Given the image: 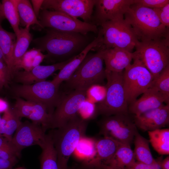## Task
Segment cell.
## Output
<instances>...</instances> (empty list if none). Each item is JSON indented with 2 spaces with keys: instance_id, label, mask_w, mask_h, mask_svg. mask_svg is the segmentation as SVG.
<instances>
[{
  "instance_id": "cell-43",
  "label": "cell",
  "mask_w": 169,
  "mask_h": 169,
  "mask_svg": "<svg viewBox=\"0 0 169 169\" xmlns=\"http://www.w3.org/2000/svg\"><path fill=\"white\" fill-rule=\"evenodd\" d=\"M44 1V0H31L33 11L37 18H38L40 13V10L41 9Z\"/></svg>"
},
{
  "instance_id": "cell-10",
  "label": "cell",
  "mask_w": 169,
  "mask_h": 169,
  "mask_svg": "<svg viewBox=\"0 0 169 169\" xmlns=\"http://www.w3.org/2000/svg\"><path fill=\"white\" fill-rule=\"evenodd\" d=\"M38 20L41 28H49L64 32H75L87 35L89 32L98 33L97 26L91 23L82 21L63 13L43 10Z\"/></svg>"
},
{
  "instance_id": "cell-39",
  "label": "cell",
  "mask_w": 169,
  "mask_h": 169,
  "mask_svg": "<svg viewBox=\"0 0 169 169\" xmlns=\"http://www.w3.org/2000/svg\"><path fill=\"white\" fill-rule=\"evenodd\" d=\"M0 158L6 160L19 158L9 141L0 148Z\"/></svg>"
},
{
  "instance_id": "cell-51",
  "label": "cell",
  "mask_w": 169,
  "mask_h": 169,
  "mask_svg": "<svg viewBox=\"0 0 169 169\" xmlns=\"http://www.w3.org/2000/svg\"><path fill=\"white\" fill-rule=\"evenodd\" d=\"M11 169H28L25 168L24 167L21 166V167H18L17 168H13Z\"/></svg>"
},
{
  "instance_id": "cell-50",
  "label": "cell",
  "mask_w": 169,
  "mask_h": 169,
  "mask_svg": "<svg viewBox=\"0 0 169 169\" xmlns=\"http://www.w3.org/2000/svg\"><path fill=\"white\" fill-rule=\"evenodd\" d=\"M0 60L4 61L3 56L1 49L0 48Z\"/></svg>"
},
{
  "instance_id": "cell-31",
  "label": "cell",
  "mask_w": 169,
  "mask_h": 169,
  "mask_svg": "<svg viewBox=\"0 0 169 169\" xmlns=\"http://www.w3.org/2000/svg\"><path fill=\"white\" fill-rule=\"evenodd\" d=\"M95 141L84 136L79 142L75 149H77L78 154L84 159L83 162H88L91 161L96 154Z\"/></svg>"
},
{
  "instance_id": "cell-44",
  "label": "cell",
  "mask_w": 169,
  "mask_h": 169,
  "mask_svg": "<svg viewBox=\"0 0 169 169\" xmlns=\"http://www.w3.org/2000/svg\"><path fill=\"white\" fill-rule=\"evenodd\" d=\"M156 161L158 163L161 169H169V156L162 160H157Z\"/></svg>"
},
{
  "instance_id": "cell-47",
  "label": "cell",
  "mask_w": 169,
  "mask_h": 169,
  "mask_svg": "<svg viewBox=\"0 0 169 169\" xmlns=\"http://www.w3.org/2000/svg\"><path fill=\"white\" fill-rule=\"evenodd\" d=\"M2 3L0 2V23L1 24L2 21L5 19Z\"/></svg>"
},
{
  "instance_id": "cell-21",
  "label": "cell",
  "mask_w": 169,
  "mask_h": 169,
  "mask_svg": "<svg viewBox=\"0 0 169 169\" xmlns=\"http://www.w3.org/2000/svg\"><path fill=\"white\" fill-rule=\"evenodd\" d=\"M122 144L107 137H104L95 141V155L91 161L88 163L94 164L106 165Z\"/></svg>"
},
{
  "instance_id": "cell-49",
  "label": "cell",
  "mask_w": 169,
  "mask_h": 169,
  "mask_svg": "<svg viewBox=\"0 0 169 169\" xmlns=\"http://www.w3.org/2000/svg\"><path fill=\"white\" fill-rule=\"evenodd\" d=\"M102 165L104 169H116L113 168L107 165L103 164H102Z\"/></svg>"
},
{
  "instance_id": "cell-36",
  "label": "cell",
  "mask_w": 169,
  "mask_h": 169,
  "mask_svg": "<svg viewBox=\"0 0 169 169\" xmlns=\"http://www.w3.org/2000/svg\"><path fill=\"white\" fill-rule=\"evenodd\" d=\"M106 92L105 85L96 84L93 85L89 88L87 91V93H88L95 101L98 103L104 99Z\"/></svg>"
},
{
  "instance_id": "cell-32",
  "label": "cell",
  "mask_w": 169,
  "mask_h": 169,
  "mask_svg": "<svg viewBox=\"0 0 169 169\" xmlns=\"http://www.w3.org/2000/svg\"><path fill=\"white\" fill-rule=\"evenodd\" d=\"M151 87L169 98V65L153 80Z\"/></svg>"
},
{
  "instance_id": "cell-38",
  "label": "cell",
  "mask_w": 169,
  "mask_h": 169,
  "mask_svg": "<svg viewBox=\"0 0 169 169\" xmlns=\"http://www.w3.org/2000/svg\"><path fill=\"white\" fill-rule=\"evenodd\" d=\"M136 3L152 9L162 8L169 3V0H136Z\"/></svg>"
},
{
  "instance_id": "cell-48",
  "label": "cell",
  "mask_w": 169,
  "mask_h": 169,
  "mask_svg": "<svg viewBox=\"0 0 169 169\" xmlns=\"http://www.w3.org/2000/svg\"><path fill=\"white\" fill-rule=\"evenodd\" d=\"M8 141L4 137L0 136V148L6 144Z\"/></svg>"
},
{
  "instance_id": "cell-42",
  "label": "cell",
  "mask_w": 169,
  "mask_h": 169,
  "mask_svg": "<svg viewBox=\"0 0 169 169\" xmlns=\"http://www.w3.org/2000/svg\"><path fill=\"white\" fill-rule=\"evenodd\" d=\"M68 169H104L102 164H94L83 162L80 166L68 167Z\"/></svg>"
},
{
  "instance_id": "cell-24",
  "label": "cell",
  "mask_w": 169,
  "mask_h": 169,
  "mask_svg": "<svg viewBox=\"0 0 169 169\" xmlns=\"http://www.w3.org/2000/svg\"><path fill=\"white\" fill-rule=\"evenodd\" d=\"M135 145L134 154L137 161L147 165L156 162L151 153L149 147V140L136 132L134 140Z\"/></svg>"
},
{
  "instance_id": "cell-40",
  "label": "cell",
  "mask_w": 169,
  "mask_h": 169,
  "mask_svg": "<svg viewBox=\"0 0 169 169\" xmlns=\"http://www.w3.org/2000/svg\"><path fill=\"white\" fill-rule=\"evenodd\" d=\"M18 158L6 160L0 158V169H11L18 162Z\"/></svg>"
},
{
  "instance_id": "cell-3",
  "label": "cell",
  "mask_w": 169,
  "mask_h": 169,
  "mask_svg": "<svg viewBox=\"0 0 169 169\" xmlns=\"http://www.w3.org/2000/svg\"><path fill=\"white\" fill-rule=\"evenodd\" d=\"M124 16L139 41L169 38V28L161 22L153 9L135 2L130 6Z\"/></svg>"
},
{
  "instance_id": "cell-41",
  "label": "cell",
  "mask_w": 169,
  "mask_h": 169,
  "mask_svg": "<svg viewBox=\"0 0 169 169\" xmlns=\"http://www.w3.org/2000/svg\"><path fill=\"white\" fill-rule=\"evenodd\" d=\"M10 111V108L4 112L3 115L0 120V136H3Z\"/></svg>"
},
{
  "instance_id": "cell-8",
  "label": "cell",
  "mask_w": 169,
  "mask_h": 169,
  "mask_svg": "<svg viewBox=\"0 0 169 169\" xmlns=\"http://www.w3.org/2000/svg\"><path fill=\"white\" fill-rule=\"evenodd\" d=\"M59 87L51 81L44 80L17 86L14 92L18 97L43 105L48 112L52 115L61 97Z\"/></svg>"
},
{
  "instance_id": "cell-20",
  "label": "cell",
  "mask_w": 169,
  "mask_h": 169,
  "mask_svg": "<svg viewBox=\"0 0 169 169\" xmlns=\"http://www.w3.org/2000/svg\"><path fill=\"white\" fill-rule=\"evenodd\" d=\"M134 56L133 52L118 48L105 49L103 58L105 70L118 73L122 72L131 64Z\"/></svg>"
},
{
  "instance_id": "cell-22",
  "label": "cell",
  "mask_w": 169,
  "mask_h": 169,
  "mask_svg": "<svg viewBox=\"0 0 169 169\" xmlns=\"http://www.w3.org/2000/svg\"><path fill=\"white\" fill-rule=\"evenodd\" d=\"M16 37L15 34L4 29L0 23V48L4 62L12 76L14 74L13 53Z\"/></svg>"
},
{
  "instance_id": "cell-53",
  "label": "cell",
  "mask_w": 169,
  "mask_h": 169,
  "mask_svg": "<svg viewBox=\"0 0 169 169\" xmlns=\"http://www.w3.org/2000/svg\"><path fill=\"white\" fill-rule=\"evenodd\" d=\"M1 118L0 116V120H1Z\"/></svg>"
},
{
  "instance_id": "cell-9",
  "label": "cell",
  "mask_w": 169,
  "mask_h": 169,
  "mask_svg": "<svg viewBox=\"0 0 169 169\" xmlns=\"http://www.w3.org/2000/svg\"><path fill=\"white\" fill-rule=\"evenodd\" d=\"M123 72V85L126 101L128 106L149 88L154 80L152 74L141 61L133 58Z\"/></svg>"
},
{
  "instance_id": "cell-23",
  "label": "cell",
  "mask_w": 169,
  "mask_h": 169,
  "mask_svg": "<svg viewBox=\"0 0 169 169\" xmlns=\"http://www.w3.org/2000/svg\"><path fill=\"white\" fill-rule=\"evenodd\" d=\"M135 162L133 151L130 145L122 144L106 165L116 169H125Z\"/></svg>"
},
{
  "instance_id": "cell-16",
  "label": "cell",
  "mask_w": 169,
  "mask_h": 169,
  "mask_svg": "<svg viewBox=\"0 0 169 169\" xmlns=\"http://www.w3.org/2000/svg\"><path fill=\"white\" fill-rule=\"evenodd\" d=\"M136 126L144 131L161 129L169 123V104L163 105L138 115L135 116Z\"/></svg>"
},
{
  "instance_id": "cell-28",
  "label": "cell",
  "mask_w": 169,
  "mask_h": 169,
  "mask_svg": "<svg viewBox=\"0 0 169 169\" xmlns=\"http://www.w3.org/2000/svg\"><path fill=\"white\" fill-rule=\"evenodd\" d=\"M32 40L29 29L20 28L19 35L16 37L13 53V72L14 68L27 49Z\"/></svg>"
},
{
  "instance_id": "cell-7",
  "label": "cell",
  "mask_w": 169,
  "mask_h": 169,
  "mask_svg": "<svg viewBox=\"0 0 169 169\" xmlns=\"http://www.w3.org/2000/svg\"><path fill=\"white\" fill-rule=\"evenodd\" d=\"M107 83L105 98L96 105L97 114L105 116L128 114V105L125 100L123 85V72L105 70Z\"/></svg>"
},
{
  "instance_id": "cell-27",
  "label": "cell",
  "mask_w": 169,
  "mask_h": 169,
  "mask_svg": "<svg viewBox=\"0 0 169 169\" xmlns=\"http://www.w3.org/2000/svg\"><path fill=\"white\" fill-rule=\"evenodd\" d=\"M41 50L33 48L27 51L15 66L14 73L19 69H23L25 71H29L34 68L40 65L45 58Z\"/></svg>"
},
{
  "instance_id": "cell-18",
  "label": "cell",
  "mask_w": 169,
  "mask_h": 169,
  "mask_svg": "<svg viewBox=\"0 0 169 169\" xmlns=\"http://www.w3.org/2000/svg\"><path fill=\"white\" fill-rule=\"evenodd\" d=\"M74 58L67 61L48 65H38L29 71L18 72L16 80L23 84H30L45 80V79L55 71L60 70Z\"/></svg>"
},
{
  "instance_id": "cell-14",
  "label": "cell",
  "mask_w": 169,
  "mask_h": 169,
  "mask_svg": "<svg viewBox=\"0 0 169 169\" xmlns=\"http://www.w3.org/2000/svg\"><path fill=\"white\" fill-rule=\"evenodd\" d=\"M95 2L96 0H44L41 9L61 12L91 23Z\"/></svg>"
},
{
  "instance_id": "cell-17",
  "label": "cell",
  "mask_w": 169,
  "mask_h": 169,
  "mask_svg": "<svg viewBox=\"0 0 169 169\" xmlns=\"http://www.w3.org/2000/svg\"><path fill=\"white\" fill-rule=\"evenodd\" d=\"M165 102L169 104V98L155 88L150 87L138 99L128 106V112L138 116L149 110L159 108Z\"/></svg>"
},
{
  "instance_id": "cell-26",
  "label": "cell",
  "mask_w": 169,
  "mask_h": 169,
  "mask_svg": "<svg viewBox=\"0 0 169 169\" xmlns=\"http://www.w3.org/2000/svg\"><path fill=\"white\" fill-rule=\"evenodd\" d=\"M17 7L20 23L22 26L29 29L31 25L36 24L41 28L29 1L17 0Z\"/></svg>"
},
{
  "instance_id": "cell-5",
  "label": "cell",
  "mask_w": 169,
  "mask_h": 169,
  "mask_svg": "<svg viewBox=\"0 0 169 169\" xmlns=\"http://www.w3.org/2000/svg\"><path fill=\"white\" fill-rule=\"evenodd\" d=\"M100 26L102 40L96 50L118 48L132 52L139 42L124 17L106 22Z\"/></svg>"
},
{
  "instance_id": "cell-52",
  "label": "cell",
  "mask_w": 169,
  "mask_h": 169,
  "mask_svg": "<svg viewBox=\"0 0 169 169\" xmlns=\"http://www.w3.org/2000/svg\"><path fill=\"white\" fill-rule=\"evenodd\" d=\"M3 85L0 83V89H1Z\"/></svg>"
},
{
  "instance_id": "cell-13",
  "label": "cell",
  "mask_w": 169,
  "mask_h": 169,
  "mask_svg": "<svg viewBox=\"0 0 169 169\" xmlns=\"http://www.w3.org/2000/svg\"><path fill=\"white\" fill-rule=\"evenodd\" d=\"M46 131L39 124L28 121L21 122L9 141L18 157L26 148L38 145L42 148L46 141Z\"/></svg>"
},
{
  "instance_id": "cell-25",
  "label": "cell",
  "mask_w": 169,
  "mask_h": 169,
  "mask_svg": "<svg viewBox=\"0 0 169 169\" xmlns=\"http://www.w3.org/2000/svg\"><path fill=\"white\" fill-rule=\"evenodd\" d=\"M149 141L159 154H169V129H161L148 131Z\"/></svg>"
},
{
  "instance_id": "cell-30",
  "label": "cell",
  "mask_w": 169,
  "mask_h": 169,
  "mask_svg": "<svg viewBox=\"0 0 169 169\" xmlns=\"http://www.w3.org/2000/svg\"><path fill=\"white\" fill-rule=\"evenodd\" d=\"M39 157L40 169H58L56 152L53 144L47 143Z\"/></svg>"
},
{
  "instance_id": "cell-15",
  "label": "cell",
  "mask_w": 169,
  "mask_h": 169,
  "mask_svg": "<svg viewBox=\"0 0 169 169\" xmlns=\"http://www.w3.org/2000/svg\"><path fill=\"white\" fill-rule=\"evenodd\" d=\"M136 0H96L91 23L98 26L117 18H124L126 11Z\"/></svg>"
},
{
  "instance_id": "cell-46",
  "label": "cell",
  "mask_w": 169,
  "mask_h": 169,
  "mask_svg": "<svg viewBox=\"0 0 169 169\" xmlns=\"http://www.w3.org/2000/svg\"><path fill=\"white\" fill-rule=\"evenodd\" d=\"M147 169H161L159 165L156 161L154 163L150 165H147Z\"/></svg>"
},
{
  "instance_id": "cell-2",
  "label": "cell",
  "mask_w": 169,
  "mask_h": 169,
  "mask_svg": "<svg viewBox=\"0 0 169 169\" xmlns=\"http://www.w3.org/2000/svg\"><path fill=\"white\" fill-rule=\"evenodd\" d=\"M87 125L88 121L77 115L49 133L56 152L58 169H68L69 159L84 136Z\"/></svg>"
},
{
  "instance_id": "cell-37",
  "label": "cell",
  "mask_w": 169,
  "mask_h": 169,
  "mask_svg": "<svg viewBox=\"0 0 169 169\" xmlns=\"http://www.w3.org/2000/svg\"><path fill=\"white\" fill-rule=\"evenodd\" d=\"M156 14L161 22L165 27H169V3L164 7L153 9Z\"/></svg>"
},
{
  "instance_id": "cell-6",
  "label": "cell",
  "mask_w": 169,
  "mask_h": 169,
  "mask_svg": "<svg viewBox=\"0 0 169 169\" xmlns=\"http://www.w3.org/2000/svg\"><path fill=\"white\" fill-rule=\"evenodd\" d=\"M135 48L134 58L141 61L154 79L169 65V38L139 41Z\"/></svg>"
},
{
  "instance_id": "cell-19",
  "label": "cell",
  "mask_w": 169,
  "mask_h": 169,
  "mask_svg": "<svg viewBox=\"0 0 169 169\" xmlns=\"http://www.w3.org/2000/svg\"><path fill=\"white\" fill-rule=\"evenodd\" d=\"M101 31L99 29L97 36L79 54L66 64L51 81L59 86L63 81L68 80L75 71L89 51L96 48L102 40Z\"/></svg>"
},
{
  "instance_id": "cell-4",
  "label": "cell",
  "mask_w": 169,
  "mask_h": 169,
  "mask_svg": "<svg viewBox=\"0 0 169 169\" xmlns=\"http://www.w3.org/2000/svg\"><path fill=\"white\" fill-rule=\"evenodd\" d=\"M104 50L99 49L95 53L88 54L70 78L66 81L68 88L87 91L93 85L102 84L106 79L103 66Z\"/></svg>"
},
{
  "instance_id": "cell-35",
  "label": "cell",
  "mask_w": 169,
  "mask_h": 169,
  "mask_svg": "<svg viewBox=\"0 0 169 169\" xmlns=\"http://www.w3.org/2000/svg\"><path fill=\"white\" fill-rule=\"evenodd\" d=\"M78 113L80 114V117L87 121L94 117L97 114L96 105L93 103L85 100L82 103Z\"/></svg>"
},
{
  "instance_id": "cell-12",
  "label": "cell",
  "mask_w": 169,
  "mask_h": 169,
  "mask_svg": "<svg viewBox=\"0 0 169 169\" xmlns=\"http://www.w3.org/2000/svg\"><path fill=\"white\" fill-rule=\"evenodd\" d=\"M87 91L72 90L61 98L52 115L51 129L62 126L78 115L82 103L86 100Z\"/></svg>"
},
{
  "instance_id": "cell-29",
  "label": "cell",
  "mask_w": 169,
  "mask_h": 169,
  "mask_svg": "<svg viewBox=\"0 0 169 169\" xmlns=\"http://www.w3.org/2000/svg\"><path fill=\"white\" fill-rule=\"evenodd\" d=\"M17 3V0H3L2 1L5 18L10 23L16 37L20 32V21Z\"/></svg>"
},
{
  "instance_id": "cell-1",
  "label": "cell",
  "mask_w": 169,
  "mask_h": 169,
  "mask_svg": "<svg viewBox=\"0 0 169 169\" xmlns=\"http://www.w3.org/2000/svg\"><path fill=\"white\" fill-rule=\"evenodd\" d=\"M90 41L87 35L49 28L44 36L33 42L35 48L47 52L45 58L57 63L74 57L92 41Z\"/></svg>"
},
{
  "instance_id": "cell-34",
  "label": "cell",
  "mask_w": 169,
  "mask_h": 169,
  "mask_svg": "<svg viewBox=\"0 0 169 169\" xmlns=\"http://www.w3.org/2000/svg\"><path fill=\"white\" fill-rule=\"evenodd\" d=\"M33 103L18 97L13 108V111L20 118H28L32 110Z\"/></svg>"
},
{
  "instance_id": "cell-33",
  "label": "cell",
  "mask_w": 169,
  "mask_h": 169,
  "mask_svg": "<svg viewBox=\"0 0 169 169\" xmlns=\"http://www.w3.org/2000/svg\"><path fill=\"white\" fill-rule=\"evenodd\" d=\"M20 119V118L15 114L12 109L10 108L9 115L3 136L8 141L11 140L14 132L21 124V122Z\"/></svg>"
},
{
  "instance_id": "cell-11",
  "label": "cell",
  "mask_w": 169,
  "mask_h": 169,
  "mask_svg": "<svg viewBox=\"0 0 169 169\" xmlns=\"http://www.w3.org/2000/svg\"><path fill=\"white\" fill-rule=\"evenodd\" d=\"M99 122L100 134L124 144L131 145L137 131L128 114L105 116Z\"/></svg>"
},
{
  "instance_id": "cell-45",
  "label": "cell",
  "mask_w": 169,
  "mask_h": 169,
  "mask_svg": "<svg viewBox=\"0 0 169 169\" xmlns=\"http://www.w3.org/2000/svg\"><path fill=\"white\" fill-rule=\"evenodd\" d=\"M8 103L4 100L0 98V113L4 112L9 108Z\"/></svg>"
}]
</instances>
